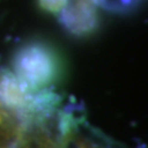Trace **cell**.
Wrapping results in <instances>:
<instances>
[{
    "mask_svg": "<svg viewBox=\"0 0 148 148\" xmlns=\"http://www.w3.org/2000/svg\"><path fill=\"white\" fill-rule=\"evenodd\" d=\"M15 75L29 90L43 89L56 79L59 71L54 51L43 43H29L17 51L14 59Z\"/></svg>",
    "mask_w": 148,
    "mask_h": 148,
    "instance_id": "1",
    "label": "cell"
},
{
    "mask_svg": "<svg viewBox=\"0 0 148 148\" xmlns=\"http://www.w3.org/2000/svg\"><path fill=\"white\" fill-rule=\"evenodd\" d=\"M59 14L63 27L75 36L90 35L98 29L99 17L91 0H68Z\"/></svg>",
    "mask_w": 148,
    "mask_h": 148,
    "instance_id": "2",
    "label": "cell"
},
{
    "mask_svg": "<svg viewBox=\"0 0 148 148\" xmlns=\"http://www.w3.org/2000/svg\"><path fill=\"white\" fill-rule=\"evenodd\" d=\"M31 96L29 88L10 72H5L0 78V104L9 110L22 112Z\"/></svg>",
    "mask_w": 148,
    "mask_h": 148,
    "instance_id": "3",
    "label": "cell"
},
{
    "mask_svg": "<svg viewBox=\"0 0 148 148\" xmlns=\"http://www.w3.org/2000/svg\"><path fill=\"white\" fill-rule=\"evenodd\" d=\"M67 3L68 0H38L40 6L51 14H59Z\"/></svg>",
    "mask_w": 148,
    "mask_h": 148,
    "instance_id": "4",
    "label": "cell"
},
{
    "mask_svg": "<svg viewBox=\"0 0 148 148\" xmlns=\"http://www.w3.org/2000/svg\"><path fill=\"white\" fill-rule=\"evenodd\" d=\"M3 130H4V120H3L1 114H0V133L3 132Z\"/></svg>",
    "mask_w": 148,
    "mask_h": 148,
    "instance_id": "5",
    "label": "cell"
},
{
    "mask_svg": "<svg viewBox=\"0 0 148 148\" xmlns=\"http://www.w3.org/2000/svg\"><path fill=\"white\" fill-rule=\"evenodd\" d=\"M79 148H96V147H90V146H80Z\"/></svg>",
    "mask_w": 148,
    "mask_h": 148,
    "instance_id": "6",
    "label": "cell"
}]
</instances>
